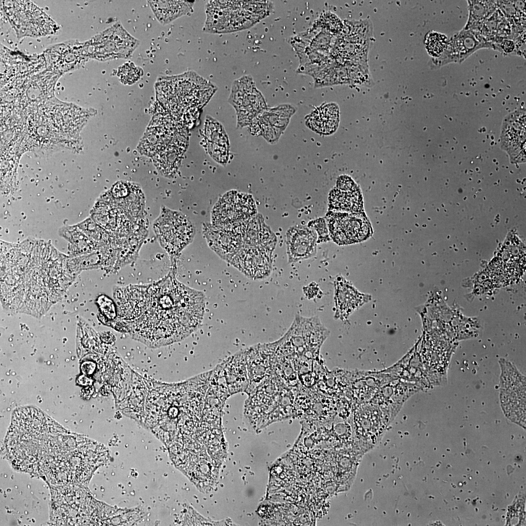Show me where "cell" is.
Returning <instances> with one entry per match:
<instances>
[{
    "instance_id": "obj_1",
    "label": "cell",
    "mask_w": 526,
    "mask_h": 526,
    "mask_svg": "<svg viewBox=\"0 0 526 526\" xmlns=\"http://www.w3.org/2000/svg\"><path fill=\"white\" fill-rule=\"evenodd\" d=\"M117 324L151 346L181 340L196 330L204 314L203 293L178 282L173 273L147 285L116 288Z\"/></svg>"
},
{
    "instance_id": "obj_12",
    "label": "cell",
    "mask_w": 526,
    "mask_h": 526,
    "mask_svg": "<svg viewBox=\"0 0 526 526\" xmlns=\"http://www.w3.org/2000/svg\"><path fill=\"white\" fill-rule=\"evenodd\" d=\"M149 2L158 20L163 24L189 13L194 4L185 0H151Z\"/></svg>"
},
{
    "instance_id": "obj_17",
    "label": "cell",
    "mask_w": 526,
    "mask_h": 526,
    "mask_svg": "<svg viewBox=\"0 0 526 526\" xmlns=\"http://www.w3.org/2000/svg\"><path fill=\"white\" fill-rule=\"evenodd\" d=\"M131 64V63L127 64L123 66L121 71L122 73L121 76L123 81L130 84L138 80L142 75L141 72H139V68Z\"/></svg>"
},
{
    "instance_id": "obj_18",
    "label": "cell",
    "mask_w": 526,
    "mask_h": 526,
    "mask_svg": "<svg viewBox=\"0 0 526 526\" xmlns=\"http://www.w3.org/2000/svg\"><path fill=\"white\" fill-rule=\"evenodd\" d=\"M357 186L352 177L347 175H341L338 178L335 187L341 190H350Z\"/></svg>"
},
{
    "instance_id": "obj_6",
    "label": "cell",
    "mask_w": 526,
    "mask_h": 526,
    "mask_svg": "<svg viewBox=\"0 0 526 526\" xmlns=\"http://www.w3.org/2000/svg\"><path fill=\"white\" fill-rule=\"evenodd\" d=\"M493 48L479 31L464 28L449 39L447 46L438 58L431 59L432 67L439 68L451 63H461L477 50Z\"/></svg>"
},
{
    "instance_id": "obj_4",
    "label": "cell",
    "mask_w": 526,
    "mask_h": 526,
    "mask_svg": "<svg viewBox=\"0 0 526 526\" xmlns=\"http://www.w3.org/2000/svg\"><path fill=\"white\" fill-rule=\"evenodd\" d=\"M326 217L330 236L339 245L361 242L372 234L371 224L363 212L329 211Z\"/></svg>"
},
{
    "instance_id": "obj_9",
    "label": "cell",
    "mask_w": 526,
    "mask_h": 526,
    "mask_svg": "<svg viewBox=\"0 0 526 526\" xmlns=\"http://www.w3.org/2000/svg\"><path fill=\"white\" fill-rule=\"evenodd\" d=\"M245 226L233 228L212 224L206 226L204 234L209 246L222 259L229 262L242 247Z\"/></svg>"
},
{
    "instance_id": "obj_8",
    "label": "cell",
    "mask_w": 526,
    "mask_h": 526,
    "mask_svg": "<svg viewBox=\"0 0 526 526\" xmlns=\"http://www.w3.org/2000/svg\"><path fill=\"white\" fill-rule=\"evenodd\" d=\"M273 251L262 246L242 247L229 263L244 275L256 280L269 275Z\"/></svg>"
},
{
    "instance_id": "obj_2",
    "label": "cell",
    "mask_w": 526,
    "mask_h": 526,
    "mask_svg": "<svg viewBox=\"0 0 526 526\" xmlns=\"http://www.w3.org/2000/svg\"><path fill=\"white\" fill-rule=\"evenodd\" d=\"M161 246L170 255L178 254L192 241L195 229L181 213L164 208L153 224Z\"/></svg>"
},
{
    "instance_id": "obj_13",
    "label": "cell",
    "mask_w": 526,
    "mask_h": 526,
    "mask_svg": "<svg viewBox=\"0 0 526 526\" xmlns=\"http://www.w3.org/2000/svg\"><path fill=\"white\" fill-rule=\"evenodd\" d=\"M469 19L465 30L479 31L484 22L497 10L496 1L468 0Z\"/></svg>"
},
{
    "instance_id": "obj_5",
    "label": "cell",
    "mask_w": 526,
    "mask_h": 526,
    "mask_svg": "<svg viewBox=\"0 0 526 526\" xmlns=\"http://www.w3.org/2000/svg\"><path fill=\"white\" fill-rule=\"evenodd\" d=\"M508 365L502 366L501 405L508 418L525 425V378L515 367Z\"/></svg>"
},
{
    "instance_id": "obj_15",
    "label": "cell",
    "mask_w": 526,
    "mask_h": 526,
    "mask_svg": "<svg viewBox=\"0 0 526 526\" xmlns=\"http://www.w3.org/2000/svg\"><path fill=\"white\" fill-rule=\"evenodd\" d=\"M449 41L447 36L442 33L432 31L425 36V48L432 59L439 57L446 49Z\"/></svg>"
},
{
    "instance_id": "obj_19",
    "label": "cell",
    "mask_w": 526,
    "mask_h": 526,
    "mask_svg": "<svg viewBox=\"0 0 526 526\" xmlns=\"http://www.w3.org/2000/svg\"><path fill=\"white\" fill-rule=\"evenodd\" d=\"M514 45L512 40L505 39L504 41H502L499 48H500L504 53H510L514 50Z\"/></svg>"
},
{
    "instance_id": "obj_14",
    "label": "cell",
    "mask_w": 526,
    "mask_h": 526,
    "mask_svg": "<svg viewBox=\"0 0 526 526\" xmlns=\"http://www.w3.org/2000/svg\"><path fill=\"white\" fill-rule=\"evenodd\" d=\"M63 236L76 249L82 252L90 253L101 247L98 244L87 236L77 226L64 227L61 231Z\"/></svg>"
},
{
    "instance_id": "obj_11",
    "label": "cell",
    "mask_w": 526,
    "mask_h": 526,
    "mask_svg": "<svg viewBox=\"0 0 526 526\" xmlns=\"http://www.w3.org/2000/svg\"><path fill=\"white\" fill-rule=\"evenodd\" d=\"M328 201L329 211L351 213L363 212V198L358 186L350 190H341L335 187L329 194Z\"/></svg>"
},
{
    "instance_id": "obj_16",
    "label": "cell",
    "mask_w": 526,
    "mask_h": 526,
    "mask_svg": "<svg viewBox=\"0 0 526 526\" xmlns=\"http://www.w3.org/2000/svg\"><path fill=\"white\" fill-rule=\"evenodd\" d=\"M77 226L87 236L101 247L108 244L110 238L108 234L91 219H87Z\"/></svg>"
},
{
    "instance_id": "obj_7",
    "label": "cell",
    "mask_w": 526,
    "mask_h": 526,
    "mask_svg": "<svg viewBox=\"0 0 526 526\" xmlns=\"http://www.w3.org/2000/svg\"><path fill=\"white\" fill-rule=\"evenodd\" d=\"M500 145L513 162L525 161L526 112L519 109L504 120L500 135Z\"/></svg>"
},
{
    "instance_id": "obj_3",
    "label": "cell",
    "mask_w": 526,
    "mask_h": 526,
    "mask_svg": "<svg viewBox=\"0 0 526 526\" xmlns=\"http://www.w3.org/2000/svg\"><path fill=\"white\" fill-rule=\"evenodd\" d=\"M256 214V205L251 195L231 191L220 198L213 207L212 224L233 228L244 226Z\"/></svg>"
},
{
    "instance_id": "obj_10",
    "label": "cell",
    "mask_w": 526,
    "mask_h": 526,
    "mask_svg": "<svg viewBox=\"0 0 526 526\" xmlns=\"http://www.w3.org/2000/svg\"><path fill=\"white\" fill-rule=\"evenodd\" d=\"M317 238L316 232L309 227L300 225L290 228L286 233L288 262H297L314 256Z\"/></svg>"
}]
</instances>
